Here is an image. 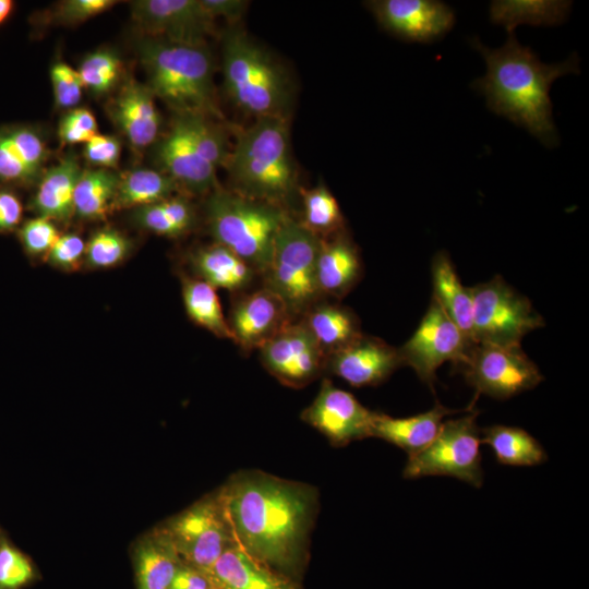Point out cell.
<instances>
[{
    "label": "cell",
    "instance_id": "16",
    "mask_svg": "<svg viewBox=\"0 0 589 589\" xmlns=\"http://www.w3.org/2000/svg\"><path fill=\"white\" fill-rule=\"evenodd\" d=\"M368 7L384 29L408 41H433L455 23L454 11L442 1L378 0Z\"/></svg>",
    "mask_w": 589,
    "mask_h": 589
},
{
    "label": "cell",
    "instance_id": "49",
    "mask_svg": "<svg viewBox=\"0 0 589 589\" xmlns=\"http://www.w3.org/2000/svg\"><path fill=\"white\" fill-rule=\"evenodd\" d=\"M13 2L11 0H0V24H2L11 13Z\"/></svg>",
    "mask_w": 589,
    "mask_h": 589
},
{
    "label": "cell",
    "instance_id": "19",
    "mask_svg": "<svg viewBox=\"0 0 589 589\" xmlns=\"http://www.w3.org/2000/svg\"><path fill=\"white\" fill-rule=\"evenodd\" d=\"M402 365L398 348L363 334L328 356L326 370L353 387H362L381 384Z\"/></svg>",
    "mask_w": 589,
    "mask_h": 589
},
{
    "label": "cell",
    "instance_id": "36",
    "mask_svg": "<svg viewBox=\"0 0 589 589\" xmlns=\"http://www.w3.org/2000/svg\"><path fill=\"white\" fill-rule=\"evenodd\" d=\"M304 221L302 225L321 238L337 233L344 225L338 202L323 185L301 190Z\"/></svg>",
    "mask_w": 589,
    "mask_h": 589
},
{
    "label": "cell",
    "instance_id": "37",
    "mask_svg": "<svg viewBox=\"0 0 589 589\" xmlns=\"http://www.w3.org/2000/svg\"><path fill=\"white\" fill-rule=\"evenodd\" d=\"M180 117L191 143L199 155L215 169L225 166L230 151L224 133L208 116L202 113H176Z\"/></svg>",
    "mask_w": 589,
    "mask_h": 589
},
{
    "label": "cell",
    "instance_id": "25",
    "mask_svg": "<svg viewBox=\"0 0 589 589\" xmlns=\"http://www.w3.org/2000/svg\"><path fill=\"white\" fill-rule=\"evenodd\" d=\"M458 411L436 402L431 410L407 418H393L376 412L372 436L392 443L411 456L433 442L446 416Z\"/></svg>",
    "mask_w": 589,
    "mask_h": 589
},
{
    "label": "cell",
    "instance_id": "46",
    "mask_svg": "<svg viewBox=\"0 0 589 589\" xmlns=\"http://www.w3.org/2000/svg\"><path fill=\"white\" fill-rule=\"evenodd\" d=\"M23 205L19 196L9 190L0 191V232L14 230L21 223Z\"/></svg>",
    "mask_w": 589,
    "mask_h": 589
},
{
    "label": "cell",
    "instance_id": "40",
    "mask_svg": "<svg viewBox=\"0 0 589 589\" xmlns=\"http://www.w3.org/2000/svg\"><path fill=\"white\" fill-rule=\"evenodd\" d=\"M115 0H65L43 14L46 25H75L112 8Z\"/></svg>",
    "mask_w": 589,
    "mask_h": 589
},
{
    "label": "cell",
    "instance_id": "3",
    "mask_svg": "<svg viewBox=\"0 0 589 589\" xmlns=\"http://www.w3.org/2000/svg\"><path fill=\"white\" fill-rule=\"evenodd\" d=\"M286 117L259 118L241 131L226 168L235 192L279 206L296 189Z\"/></svg>",
    "mask_w": 589,
    "mask_h": 589
},
{
    "label": "cell",
    "instance_id": "12",
    "mask_svg": "<svg viewBox=\"0 0 589 589\" xmlns=\"http://www.w3.org/2000/svg\"><path fill=\"white\" fill-rule=\"evenodd\" d=\"M473 344L432 298L418 328L398 351L402 364L433 389L436 370L446 361L460 366Z\"/></svg>",
    "mask_w": 589,
    "mask_h": 589
},
{
    "label": "cell",
    "instance_id": "42",
    "mask_svg": "<svg viewBox=\"0 0 589 589\" xmlns=\"http://www.w3.org/2000/svg\"><path fill=\"white\" fill-rule=\"evenodd\" d=\"M50 79L56 106L61 109H74L83 92L77 70L65 62L57 61L50 68Z\"/></svg>",
    "mask_w": 589,
    "mask_h": 589
},
{
    "label": "cell",
    "instance_id": "22",
    "mask_svg": "<svg viewBox=\"0 0 589 589\" xmlns=\"http://www.w3.org/2000/svg\"><path fill=\"white\" fill-rule=\"evenodd\" d=\"M362 276L357 245L345 233L322 239L316 259V281L321 294L340 299L348 294Z\"/></svg>",
    "mask_w": 589,
    "mask_h": 589
},
{
    "label": "cell",
    "instance_id": "45",
    "mask_svg": "<svg viewBox=\"0 0 589 589\" xmlns=\"http://www.w3.org/2000/svg\"><path fill=\"white\" fill-rule=\"evenodd\" d=\"M84 157L88 164L104 169L118 166L121 155V142L112 135L96 134L85 143Z\"/></svg>",
    "mask_w": 589,
    "mask_h": 589
},
{
    "label": "cell",
    "instance_id": "32",
    "mask_svg": "<svg viewBox=\"0 0 589 589\" xmlns=\"http://www.w3.org/2000/svg\"><path fill=\"white\" fill-rule=\"evenodd\" d=\"M482 435L502 465L537 466L548 458L543 446L520 428L497 424L483 429Z\"/></svg>",
    "mask_w": 589,
    "mask_h": 589
},
{
    "label": "cell",
    "instance_id": "24",
    "mask_svg": "<svg viewBox=\"0 0 589 589\" xmlns=\"http://www.w3.org/2000/svg\"><path fill=\"white\" fill-rule=\"evenodd\" d=\"M83 169L74 154L46 169L37 182L31 206L37 216L67 223L74 216V191Z\"/></svg>",
    "mask_w": 589,
    "mask_h": 589
},
{
    "label": "cell",
    "instance_id": "1",
    "mask_svg": "<svg viewBox=\"0 0 589 589\" xmlns=\"http://www.w3.org/2000/svg\"><path fill=\"white\" fill-rule=\"evenodd\" d=\"M219 492L237 545L292 578L305 558L317 507L315 490L264 472L243 471Z\"/></svg>",
    "mask_w": 589,
    "mask_h": 589
},
{
    "label": "cell",
    "instance_id": "6",
    "mask_svg": "<svg viewBox=\"0 0 589 589\" xmlns=\"http://www.w3.org/2000/svg\"><path fill=\"white\" fill-rule=\"evenodd\" d=\"M223 76L228 96L243 111L256 119L285 117L286 75L242 31L231 29L224 38Z\"/></svg>",
    "mask_w": 589,
    "mask_h": 589
},
{
    "label": "cell",
    "instance_id": "28",
    "mask_svg": "<svg viewBox=\"0 0 589 589\" xmlns=\"http://www.w3.org/2000/svg\"><path fill=\"white\" fill-rule=\"evenodd\" d=\"M302 321L326 357L363 335L354 312L336 303H315Z\"/></svg>",
    "mask_w": 589,
    "mask_h": 589
},
{
    "label": "cell",
    "instance_id": "27",
    "mask_svg": "<svg viewBox=\"0 0 589 589\" xmlns=\"http://www.w3.org/2000/svg\"><path fill=\"white\" fill-rule=\"evenodd\" d=\"M433 299L446 315L470 339H472V294L465 287L445 251L435 254L431 265ZM474 342V341H473Z\"/></svg>",
    "mask_w": 589,
    "mask_h": 589
},
{
    "label": "cell",
    "instance_id": "39",
    "mask_svg": "<svg viewBox=\"0 0 589 589\" xmlns=\"http://www.w3.org/2000/svg\"><path fill=\"white\" fill-rule=\"evenodd\" d=\"M34 575L31 560L0 533V589H22Z\"/></svg>",
    "mask_w": 589,
    "mask_h": 589
},
{
    "label": "cell",
    "instance_id": "15",
    "mask_svg": "<svg viewBox=\"0 0 589 589\" xmlns=\"http://www.w3.org/2000/svg\"><path fill=\"white\" fill-rule=\"evenodd\" d=\"M376 412L364 407L352 394L336 387L329 380L322 382L313 402L301 418L321 432L332 445L345 446L372 436Z\"/></svg>",
    "mask_w": 589,
    "mask_h": 589
},
{
    "label": "cell",
    "instance_id": "20",
    "mask_svg": "<svg viewBox=\"0 0 589 589\" xmlns=\"http://www.w3.org/2000/svg\"><path fill=\"white\" fill-rule=\"evenodd\" d=\"M154 99L155 95L147 85L128 79L106 106L111 121L137 151L155 143L158 137L160 115Z\"/></svg>",
    "mask_w": 589,
    "mask_h": 589
},
{
    "label": "cell",
    "instance_id": "31",
    "mask_svg": "<svg viewBox=\"0 0 589 589\" xmlns=\"http://www.w3.org/2000/svg\"><path fill=\"white\" fill-rule=\"evenodd\" d=\"M135 225L158 236L177 238L189 232L195 224V212L190 201L173 195L133 209Z\"/></svg>",
    "mask_w": 589,
    "mask_h": 589
},
{
    "label": "cell",
    "instance_id": "35",
    "mask_svg": "<svg viewBox=\"0 0 589 589\" xmlns=\"http://www.w3.org/2000/svg\"><path fill=\"white\" fill-rule=\"evenodd\" d=\"M77 73L83 87L94 96H104L113 91L123 75V64L117 53L109 49H98L87 55Z\"/></svg>",
    "mask_w": 589,
    "mask_h": 589
},
{
    "label": "cell",
    "instance_id": "18",
    "mask_svg": "<svg viewBox=\"0 0 589 589\" xmlns=\"http://www.w3.org/2000/svg\"><path fill=\"white\" fill-rule=\"evenodd\" d=\"M291 321L283 300L266 287L239 298L227 320L232 341L244 351L260 349Z\"/></svg>",
    "mask_w": 589,
    "mask_h": 589
},
{
    "label": "cell",
    "instance_id": "33",
    "mask_svg": "<svg viewBox=\"0 0 589 589\" xmlns=\"http://www.w3.org/2000/svg\"><path fill=\"white\" fill-rule=\"evenodd\" d=\"M119 176L104 168L83 170L74 191V215L84 220L104 219L112 212Z\"/></svg>",
    "mask_w": 589,
    "mask_h": 589
},
{
    "label": "cell",
    "instance_id": "48",
    "mask_svg": "<svg viewBox=\"0 0 589 589\" xmlns=\"http://www.w3.org/2000/svg\"><path fill=\"white\" fill-rule=\"evenodd\" d=\"M168 589H214L207 575L182 564Z\"/></svg>",
    "mask_w": 589,
    "mask_h": 589
},
{
    "label": "cell",
    "instance_id": "9",
    "mask_svg": "<svg viewBox=\"0 0 589 589\" xmlns=\"http://www.w3.org/2000/svg\"><path fill=\"white\" fill-rule=\"evenodd\" d=\"M478 412L442 423L433 442L423 450L408 456L402 476L417 479L425 476H448L481 488V437L476 423Z\"/></svg>",
    "mask_w": 589,
    "mask_h": 589
},
{
    "label": "cell",
    "instance_id": "29",
    "mask_svg": "<svg viewBox=\"0 0 589 589\" xmlns=\"http://www.w3.org/2000/svg\"><path fill=\"white\" fill-rule=\"evenodd\" d=\"M196 278L214 288L243 290L252 281L255 271L228 248L214 242L196 249L190 256Z\"/></svg>",
    "mask_w": 589,
    "mask_h": 589
},
{
    "label": "cell",
    "instance_id": "7",
    "mask_svg": "<svg viewBox=\"0 0 589 589\" xmlns=\"http://www.w3.org/2000/svg\"><path fill=\"white\" fill-rule=\"evenodd\" d=\"M321 238L287 217L276 237L264 287L285 303L290 316L304 315L321 297L316 259Z\"/></svg>",
    "mask_w": 589,
    "mask_h": 589
},
{
    "label": "cell",
    "instance_id": "14",
    "mask_svg": "<svg viewBox=\"0 0 589 589\" xmlns=\"http://www.w3.org/2000/svg\"><path fill=\"white\" fill-rule=\"evenodd\" d=\"M265 369L280 383L301 388L326 370L327 357L301 320L290 322L260 348Z\"/></svg>",
    "mask_w": 589,
    "mask_h": 589
},
{
    "label": "cell",
    "instance_id": "5",
    "mask_svg": "<svg viewBox=\"0 0 589 589\" xmlns=\"http://www.w3.org/2000/svg\"><path fill=\"white\" fill-rule=\"evenodd\" d=\"M205 215L215 242L262 274L268 267L276 237L288 217L280 206L218 187L207 194Z\"/></svg>",
    "mask_w": 589,
    "mask_h": 589
},
{
    "label": "cell",
    "instance_id": "4",
    "mask_svg": "<svg viewBox=\"0 0 589 589\" xmlns=\"http://www.w3.org/2000/svg\"><path fill=\"white\" fill-rule=\"evenodd\" d=\"M136 51L147 74L146 85L176 113L220 117L213 84V62L206 46L141 36Z\"/></svg>",
    "mask_w": 589,
    "mask_h": 589
},
{
    "label": "cell",
    "instance_id": "44",
    "mask_svg": "<svg viewBox=\"0 0 589 589\" xmlns=\"http://www.w3.org/2000/svg\"><path fill=\"white\" fill-rule=\"evenodd\" d=\"M85 249L86 243L77 233L60 235L45 259L56 268L73 272L83 264Z\"/></svg>",
    "mask_w": 589,
    "mask_h": 589
},
{
    "label": "cell",
    "instance_id": "43",
    "mask_svg": "<svg viewBox=\"0 0 589 589\" xmlns=\"http://www.w3.org/2000/svg\"><path fill=\"white\" fill-rule=\"evenodd\" d=\"M96 134L97 122L87 108L68 110L59 122L58 135L62 145L86 143Z\"/></svg>",
    "mask_w": 589,
    "mask_h": 589
},
{
    "label": "cell",
    "instance_id": "38",
    "mask_svg": "<svg viewBox=\"0 0 589 589\" xmlns=\"http://www.w3.org/2000/svg\"><path fill=\"white\" fill-rule=\"evenodd\" d=\"M131 251L132 242L123 233L106 227L91 236L84 262L89 268H110L122 263Z\"/></svg>",
    "mask_w": 589,
    "mask_h": 589
},
{
    "label": "cell",
    "instance_id": "41",
    "mask_svg": "<svg viewBox=\"0 0 589 589\" xmlns=\"http://www.w3.org/2000/svg\"><path fill=\"white\" fill-rule=\"evenodd\" d=\"M59 237L55 221L43 216L26 220L19 229L21 244L31 257H46Z\"/></svg>",
    "mask_w": 589,
    "mask_h": 589
},
{
    "label": "cell",
    "instance_id": "8",
    "mask_svg": "<svg viewBox=\"0 0 589 589\" xmlns=\"http://www.w3.org/2000/svg\"><path fill=\"white\" fill-rule=\"evenodd\" d=\"M470 289L474 342L520 346L528 333L544 326L543 317L530 300L513 289L501 276Z\"/></svg>",
    "mask_w": 589,
    "mask_h": 589
},
{
    "label": "cell",
    "instance_id": "10",
    "mask_svg": "<svg viewBox=\"0 0 589 589\" xmlns=\"http://www.w3.org/2000/svg\"><path fill=\"white\" fill-rule=\"evenodd\" d=\"M161 528L182 563L205 575L226 550L237 544L219 491L171 518Z\"/></svg>",
    "mask_w": 589,
    "mask_h": 589
},
{
    "label": "cell",
    "instance_id": "30",
    "mask_svg": "<svg viewBox=\"0 0 589 589\" xmlns=\"http://www.w3.org/2000/svg\"><path fill=\"white\" fill-rule=\"evenodd\" d=\"M177 182L160 170L136 168L119 176L112 211L139 208L176 195Z\"/></svg>",
    "mask_w": 589,
    "mask_h": 589
},
{
    "label": "cell",
    "instance_id": "17",
    "mask_svg": "<svg viewBox=\"0 0 589 589\" xmlns=\"http://www.w3.org/2000/svg\"><path fill=\"white\" fill-rule=\"evenodd\" d=\"M154 159L161 172L190 194H208L217 188V169L199 155L178 115L169 131L156 141Z\"/></svg>",
    "mask_w": 589,
    "mask_h": 589
},
{
    "label": "cell",
    "instance_id": "13",
    "mask_svg": "<svg viewBox=\"0 0 589 589\" xmlns=\"http://www.w3.org/2000/svg\"><path fill=\"white\" fill-rule=\"evenodd\" d=\"M131 16L142 36L171 43L205 46L215 32V19L201 0H137Z\"/></svg>",
    "mask_w": 589,
    "mask_h": 589
},
{
    "label": "cell",
    "instance_id": "26",
    "mask_svg": "<svg viewBox=\"0 0 589 589\" xmlns=\"http://www.w3.org/2000/svg\"><path fill=\"white\" fill-rule=\"evenodd\" d=\"M182 564L165 530L155 529L135 550L137 589H168Z\"/></svg>",
    "mask_w": 589,
    "mask_h": 589
},
{
    "label": "cell",
    "instance_id": "23",
    "mask_svg": "<svg viewBox=\"0 0 589 589\" xmlns=\"http://www.w3.org/2000/svg\"><path fill=\"white\" fill-rule=\"evenodd\" d=\"M207 576L214 589H299L291 577L254 560L237 544L220 555Z\"/></svg>",
    "mask_w": 589,
    "mask_h": 589
},
{
    "label": "cell",
    "instance_id": "21",
    "mask_svg": "<svg viewBox=\"0 0 589 589\" xmlns=\"http://www.w3.org/2000/svg\"><path fill=\"white\" fill-rule=\"evenodd\" d=\"M49 154L39 130L29 125L0 128V181L19 185L37 183Z\"/></svg>",
    "mask_w": 589,
    "mask_h": 589
},
{
    "label": "cell",
    "instance_id": "11",
    "mask_svg": "<svg viewBox=\"0 0 589 589\" xmlns=\"http://www.w3.org/2000/svg\"><path fill=\"white\" fill-rule=\"evenodd\" d=\"M467 382L496 399H507L534 388L543 376L520 346L474 342L460 365Z\"/></svg>",
    "mask_w": 589,
    "mask_h": 589
},
{
    "label": "cell",
    "instance_id": "34",
    "mask_svg": "<svg viewBox=\"0 0 589 589\" xmlns=\"http://www.w3.org/2000/svg\"><path fill=\"white\" fill-rule=\"evenodd\" d=\"M182 299L191 321L219 338L232 340L216 288L200 278L183 277Z\"/></svg>",
    "mask_w": 589,
    "mask_h": 589
},
{
    "label": "cell",
    "instance_id": "47",
    "mask_svg": "<svg viewBox=\"0 0 589 589\" xmlns=\"http://www.w3.org/2000/svg\"><path fill=\"white\" fill-rule=\"evenodd\" d=\"M201 2L215 20L224 17L229 22L241 19L248 5L243 0H201Z\"/></svg>",
    "mask_w": 589,
    "mask_h": 589
},
{
    "label": "cell",
    "instance_id": "2",
    "mask_svg": "<svg viewBox=\"0 0 589 589\" xmlns=\"http://www.w3.org/2000/svg\"><path fill=\"white\" fill-rule=\"evenodd\" d=\"M472 45L486 63L485 75L472 86L485 96L488 107L527 129L544 145H555L550 87L557 77L579 72L577 56L545 64L529 47L521 46L512 32L501 48L490 49L478 39Z\"/></svg>",
    "mask_w": 589,
    "mask_h": 589
}]
</instances>
